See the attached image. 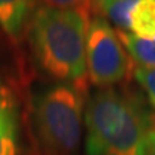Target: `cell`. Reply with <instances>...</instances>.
<instances>
[{"mask_svg": "<svg viewBox=\"0 0 155 155\" xmlns=\"http://www.w3.org/2000/svg\"><path fill=\"white\" fill-rule=\"evenodd\" d=\"M86 155H151L155 119L138 95L122 88H98L86 98Z\"/></svg>", "mask_w": 155, "mask_h": 155, "instance_id": "1", "label": "cell"}, {"mask_svg": "<svg viewBox=\"0 0 155 155\" xmlns=\"http://www.w3.org/2000/svg\"><path fill=\"white\" fill-rule=\"evenodd\" d=\"M89 19L75 10L39 5L29 19L33 61L53 82L88 92L86 30Z\"/></svg>", "mask_w": 155, "mask_h": 155, "instance_id": "2", "label": "cell"}, {"mask_svg": "<svg viewBox=\"0 0 155 155\" xmlns=\"http://www.w3.org/2000/svg\"><path fill=\"white\" fill-rule=\"evenodd\" d=\"M88 94L68 83H49L30 99V127L39 155H79Z\"/></svg>", "mask_w": 155, "mask_h": 155, "instance_id": "3", "label": "cell"}, {"mask_svg": "<svg viewBox=\"0 0 155 155\" xmlns=\"http://www.w3.org/2000/svg\"><path fill=\"white\" fill-rule=\"evenodd\" d=\"M135 63L124 48L116 29L94 16L86 30L88 81L96 88H114L134 76Z\"/></svg>", "mask_w": 155, "mask_h": 155, "instance_id": "4", "label": "cell"}, {"mask_svg": "<svg viewBox=\"0 0 155 155\" xmlns=\"http://www.w3.org/2000/svg\"><path fill=\"white\" fill-rule=\"evenodd\" d=\"M20 98L10 76L0 66V155H20Z\"/></svg>", "mask_w": 155, "mask_h": 155, "instance_id": "5", "label": "cell"}, {"mask_svg": "<svg viewBox=\"0 0 155 155\" xmlns=\"http://www.w3.org/2000/svg\"><path fill=\"white\" fill-rule=\"evenodd\" d=\"M35 0H0V28L6 35L16 39L30 19Z\"/></svg>", "mask_w": 155, "mask_h": 155, "instance_id": "6", "label": "cell"}, {"mask_svg": "<svg viewBox=\"0 0 155 155\" xmlns=\"http://www.w3.org/2000/svg\"><path fill=\"white\" fill-rule=\"evenodd\" d=\"M138 0H91L96 16L114 23L119 30H129V16Z\"/></svg>", "mask_w": 155, "mask_h": 155, "instance_id": "7", "label": "cell"}, {"mask_svg": "<svg viewBox=\"0 0 155 155\" xmlns=\"http://www.w3.org/2000/svg\"><path fill=\"white\" fill-rule=\"evenodd\" d=\"M116 33L121 39L124 48L127 49L128 55L131 56L132 62L135 63V66L155 69V43L139 38L129 30L116 29Z\"/></svg>", "mask_w": 155, "mask_h": 155, "instance_id": "8", "label": "cell"}, {"mask_svg": "<svg viewBox=\"0 0 155 155\" xmlns=\"http://www.w3.org/2000/svg\"><path fill=\"white\" fill-rule=\"evenodd\" d=\"M129 32L155 43V0H138L129 16Z\"/></svg>", "mask_w": 155, "mask_h": 155, "instance_id": "9", "label": "cell"}, {"mask_svg": "<svg viewBox=\"0 0 155 155\" xmlns=\"http://www.w3.org/2000/svg\"><path fill=\"white\" fill-rule=\"evenodd\" d=\"M134 78L142 88L150 106L155 111V69H145V68L135 66Z\"/></svg>", "mask_w": 155, "mask_h": 155, "instance_id": "10", "label": "cell"}, {"mask_svg": "<svg viewBox=\"0 0 155 155\" xmlns=\"http://www.w3.org/2000/svg\"><path fill=\"white\" fill-rule=\"evenodd\" d=\"M40 2V5L65 9V10H75L91 20V0H35Z\"/></svg>", "mask_w": 155, "mask_h": 155, "instance_id": "11", "label": "cell"}, {"mask_svg": "<svg viewBox=\"0 0 155 155\" xmlns=\"http://www.w3.org/2000/svg\"><path fill=\"white\" fill-rule=\"evenodd\" d=\"M151 155H155V135H154V142H152V151H151Z\"/></svg>", "mask_w": 155, "mask_h": 155, "instance_id": "12", "label": "cell"}]
</instances>
